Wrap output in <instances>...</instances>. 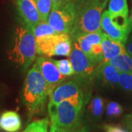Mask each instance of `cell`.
<instances>
[{
  "mask_svg": "<svg viewBox=\"0 0 132 132\" xmlns=\"http://www.w3.org/2000/svg\"><path fill=\"white\" fill-rule=\"evenodd\" d=\"M48 98L46 82L35 62L27 71L22 90V101L29 118L45 112Z\"/></svg>",
  "mask_w": 132,
  "mask_h": 132,
  "instance_id": "obj_1",
  "label": "cell"
},
{
  "mask_svg": "<svg viewBox=\"0 0 132 132\" xmlns=\"http://www.w3.org/2000/svg\"><path fill=\"white\" fill-rule=\"evenodd\" d=\"M87 98L67 99L57 104H48L51 124L67 132H72L83 123V114Z\"/></svg>",
  "mask_w": 132,
  "mask_h": 132,
  "instance_id": "obj_2",
  "label": "cell"
},
{
  "mask_svg": "<svg viewBox=\"0 0 132 132\" xmlns=\"http://www.w3.org/2000/svg\"><path fill=\"white\" fill-rule=\"evenodd\" d=\"M37 43L33 29L24 24L17 27L13 45L9 52L10 60L22 71H27L36 58Z\"/></svg>",
  "mask_w": 132,
  "mask_h": 132,
  "instance_id": "obj_3",
  "label": "cell"
},
{
  "mask_svg": "<svg viewBox=\"0 0 132 132\" xmlns=\"http://www.w3.org/2000/svg\"><path fill=\"white\" fill-rule=\"evenodd\" d=\"M76 13L71 37L101 31V17L106 4L89 0H76Z\"/></svg>",
  "mask_w": 132,
  "mask_h": 132,
  "instance_id": "obj_4",
  "label": "cell"
},
{
  "mask_svg": "<svg viewBox=\"0 0 132 132\" xmlns=\"http://www.w3.org/2000/svg\"><path fill=\"white\" fill-rule=\"evenodd\" d=\"M72 41L73 48L69 57L74 71L75 78L89 87L96 77L98 65L85 54L75 40L72 39Z\"/></svg>",
  "mask_w": 132,
  "mask_h": 132,
  "instance_id": "obj_5",
  "label": "cell"
},
{
  "mask_svg": "<svg viewBox=\"0 0 132 132\" xmlns=\"http://www.w3.org/2000/svg\"><path fill=\"white\" fill-rule=\"evenodd\" d=\"M101 28L109 38L126 45L131 32L132 24L130 18H113L108 10H105L101 17Z\"/></svg>",
  "mask_w": 132,
  "mask_h": 132,
  "instance_id": "obj_6",
  "label": "cell"
},
{
  "mask_svg": "<svg viewBox=\"0 0 132 132\" xmlns=\"http://www.w3.org/2000/svg\"><path fill=\"white\" fill-rule=\"evenodd\" d=\"M76 2H71L56 8H52L48 23L58 33H71L75 22Z\"/></svg>",
  "mask_w": 132,
  "mask_h": 132,
  "instance_id": "obj_7",
  "label": "cell"
},
{
  "mask_svg": "<svg viewBox=\"0 0 132 132\" xmlns=\"http://www.w3.org/2000/svg\"><path fill=\"white\" fill-rule=\"evenodd\" d=\"M104 33L102 31L87 33L71 38L77 42L81 49L93 62L98 65L104 60L102 40Z\"/></svg>",
  "mask_w": 132,
  "mask_h": 132,
  "instance_id": "obj_8",
  "label": "cell"
},
{
  "mask_svg": "<svg viewBox=\"0 0 132 132\" xmlns=\"http://www.w3.org/2000/svg\"><path fill=\"white\" fill-rule=\"evenodd\" d=\"M90 95L88 86L74 77L57 87L49 98V104H57L62 101L73 98L84 97L90 98Z\"/></svg>",
  "mask_w": 132,
  "mask_h": 132,
  "instance_id": "obj_9",
  "label": "cell"
},
{
  "mask_svg": "<svg viewBox=\"0 0 132 132\" xmlns=\"http://www.w3.org/2000/svg\"><path fill=\"white\" fill-rule=\"evenodd\" d=\"M35 62L37 63L46 80L50 98L54 90L61 83L65 81L66 77L60 72L52 59L45 57H39L37 58Z\"/></svg>",
  "mask_w": 132,
  "mask_h": 132,
  "instance_id": "obj_10",
  "label": "cell"
},
{
  "mask_svg": "<svg viewBox=\"0 0 132 132\" xmlns=\"http://www.w3.org/2000/svg\"><path fill=\"white\" fill-rule=\"evenodd\" d=\"M15 2L24 24L30 28L33 29L42 21L35 0H15Z\"/></svg>",
  "mask_w": 132,
  "mask_h": 132,
  "instance_id": "obj_11",
  "label": "cell"
},
{
  "mask_svg": "<svg viewBox=\"0 0 132 132\" xmlns=\"http://www.w3.org/2000/svg\"><path fill=\"white\" fill-rule=\"evenodd\" d=\"M120 72L109 62H101L97 67L96 77L106 85L114 86L119 84Z\"/></svg>",
  "mask_w": 132,
  "mask_h": 132,
  "instance_id": "obj_12",
  "label": "cell"
},
{
  "mask_svg": "<svg viewBox=\"0 0 132 132\" xmlns=\"http://www.w3.org/2000/svg\"><path fill=\"white\" fill-rule=\"evenodd\" d=\"M102 46L104 52L103 62H108L114 57L127 53L126 46L123 43L109 38L105 33L102 40Z\"/></svg>",
  "mask_w": 132,
  "mask_h": 132,
  "instance_id": "obj_13",
  "label": "cell"
},
{
  "mask_svg": "<svg viewBox=\"0 0 132 132\" xmlns=\"http://www.w3.org/2000/svg\"><path fill=\"white\" fill-rule=\"evenodd\" d=\"M22 126L21 119L15 111H6L0 115V129L5 132H18Z\"/></svg>",
  "mask_w": 132,
  "mask_h": 132,
  "instance_id": "obj_14",
  "label": "cell"
},
{
  "mask_svg": "<svg viewBox=\"0 0 132 132\" xmlns=\"http://www.w3.org/2000/svg\"><path fill=\"white\" fill-rule=\"evenodd\" d=\"M108 7L109 13L113 18H129L127 0H110Z\"/></svg>",
  "mask_w": 132,
  "mask_h": 132,
  "instance_id": "obj_15",
  "label": "cell"
},
{
  "mask_svg": "<svg viewBox=\"0 0 132 132\" xmlns=\"http://www.w3.org/2000/svg\"><path fill=\"white\" fill-rule=\"evenodd\" d=\"M108 62L115 67L120 72L132 73V57L128 52L114 57Z\"/></svg>",
  "mask_w": 132,
  "mask_h": 132,
  "instance_id": "obj_16",
  "label": "cell"
},
{
  "mask_svg": "<svg viewBox=\"0 0 132 132\" xmlns=\"http://www.w3.org/2000/svg\"><path fill=\"white\" fill-rule=\"evenodd\" d=\"M33 32L36 40L48 38L57 33L48 22H45L43 21L33 28Z\"/></svg>",
  "mask_w": 132,
  "mask_h": 132,
  "instance_id": "obj_17",
  "label": "cell"
},
{
  "mask_svg": "<svg viewBox=\"0 0 132 132\" xmlns=\"http://www.w3.org/2000/svg\"><path fill=\"white\" fill-rule=\"evenodd\" d=\"M104 109V100L101 97H95L89 106L90 115L93 120H99L101 118Z\"/></svg>",
  "mask_w": 132,
  "mask_h": 132,
  "instance_id": "obj_18",
  "label": "cell"
},
{
  "mask_svg": "<svg viewBox=\"0 0 132 132\" xmlns=\"http://www.w3.org/2000/svg\"><path fill=\"white\" fill-rule=\"evenodd\" d=\"M49 123L48 118L33 121L29 124L23 132H48Z\"/></svg>",
  "mask_w": 132,
  "mask_h": 132,
  "instance_id": "obj_19",
  "label": "cell"
},
{
  "mask_svg": "<svg viewBox=\"0 0 132 132\" xmlns=\"http://www.w3.org/2000/svg\"><path fill=\"white\" fill-rule=\"evenodd\" d=\"M43 21L48 22V18L52 10V0H35Z\"/></svg>",
  "mask_w": 132,
  "mask_h": 132,
  "instance_id": "obj_20",
  "label": "cell"
},
{
  "mask_svg": "<svg viewBox=\"0 0 132 132\" xmlns=\"http://www.w3.org/2000/svg\"><path fill=\"white\" fill-rule=\"evenodd\" d=\"M54 64L57 65L60 72L65 77H70L74 75V71L71 60H52Z\"/></svg>",
  "mask_w": 132,
  "mask_h": 132,
  "instance_id": "obj_21",
  "label": "cell"
},
{
  "mask_svg": "<svg viewBox=\"0 0 132 132\" xmlns=\"http://www.w3.org/2000/svg\"><path fill=\"white\" fill-rule=\"evenodd\" d=\"M119 85L126 91L132 93V73L131 72H120Z\"/></svg>",
  "mask_w": 132,
  "mask_h": 132,
  "instance_id": "obj_22",
  "label": "cell"
},
{
  "mask_svg": "<svg viewBox=\"0 0 132 132\" xmlns=\"http://www.w3.org/2000/svg\"><path fill=\"white\" fill-rule=\"evenodd\" d=\"M123 109L120 104L117 102L111 101L109 102L106 107V115L109 118L119 117L123 113Z\"/></svg>",
  "mask_w": 132,
  "mask_h": 132,
  "instance_id": "obj_23",
  "label": "cell"
},
{
  "mask_svg": "<svg viewBox=\"0 0 132 132\" xmlns=\"http://www.w3.org/2000/svg\"><path fill=\"white\" fill-rule=\"evenodd\" d=\"M104 129L105 132H128L126 129L118 125L106 124L104 126Z\"/></svg>",
  "mask_w": 132,
  "mask_h": 132,
  "instance_id": "obj_24",
  "label": "cell"
},
{
  "mask_svg": "<svg viewBox=\"0 0 132 132\" xmlns=\"http://www.w3.org/2000/svg\"><path fill=\"white\" fill-rule=\"evenodd\" d=\"M123 124L130 132H132V112L126 114L123 118Z\"/></svg>",
  "mask_w": 132,
  "mask_h": 132,
  "instance_id": "obj_25",
  "label": "cell"
},
{
  "mask_svg": "<svg viewBox=\"0 0 132 132\" xmlns=\"http://www.w3.org/2000/svg\"><path fill=\"white\" fill-rule=\"evenodd\" d=\"M76 0H52V8H56L60 6L69 3L71 2H76Z\"/></svg>",
  "mask_w": 132,
  "mask_h": 132,
  "instance_id": "obj_26",
  "label": "cell"
},
{
  "mask_svg": "<svg viewBox=\"0 0 132 132\" xmlns=\"http://www.w3.org/2000/svg\"><path fill=\"white\" fill-rule=\"evenodd\" d=\"M126 48L128 53L132 57V36L126 43Z\"/></svg>",
  "mask_w": 132,
  "mask_h": 132,
  "instance_id": "obj_27",
  "label": "cell"
},
{
  "mask_svg": "<svg viewBox=\"0 0 132 132\" xmlns=\"http://www.w3.org/2000/svg\"><path fill=\"white\" fill-rule=\"evenodd\" d=\"M72 132H90V130H89V128H88V127L82 123L79 127H78L76 129H75L74 131H73Z\"/></svg>",
  "mask_w": 132,
  "mask_h": 132,
  "instance_id": "obj_28",
  "label": "cell"
},
{
  "mask_svg": "<svg viewBox=\"0 0 132 132\" xmlns=\"http://www.w3.org/2000/svg\"><path fill=\"white\" fill-rule=\"evenodd\" d=\"M50 132H67L61 128H58L54 124H51V128H50Z\"/></svg>",
  "mask_w": 132,
  "mask_h": 132,
  "instance_id": "obj_29",
  "label": "cell"
},
{
  "mask_svg": "<svg viewBox=\"0 0 132 132\" xmlns=\"http://www.w3.org/2000/svg\"><path fill=\"white\" fill-rule=\"evenodd\" d=\"M89 1H93V2H101V3H104V4H106L107 3L109 0H89Z\"/></svg>",
  "mask_w": 132,
  "mask_h": 132,
  "instance_id": "obj_30",
  "label": "cell"
},
{
  "mask_svg": "<svg viewBox=\"0 0 132 132\" xmlns=\"http://www.w3.org/2000/svg\"><path fill=\"white\" fill-rule=\"evenodd\" d=\"M130 19H131V24H132V8H131V15H130Z\"/></svg>",
  "mask_w": 132,
  "mask_h": 132,
  "instance_id": "obj_31",
  "label": "cell"
}]
</instances>
